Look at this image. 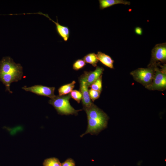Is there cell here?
Segmentation results:
<instances>
[{"label":"cell","mask_w":166,"mask_h":166,"mask_svg":"<svg viewBox=\"0 0 166 166\" xmlns=\"http://www.w3.org/2000/svg\"><path fill=\"white\" fill-rule=\"evenodd\" d=\"M135 33L137 35H141L142 34L143 30L140 27H136L135 28Z\"/></svg>","instance_id":"44dd1931"},{"label":"cell","mask_w":166,"mask_h":166,"mask_svg":"<svg viewBox=\"0 0 166 166\" xmlns=\"http://www.w3.org/2000/svg\"><path fill=\"white\" fill-rule=\"evenodd\" d=\"M86 114L88 126L85 132L80 136L88 133H98L106 127L108 117L107 114L93 103L89 107L83 108Z\"/></svg>","instance_id":"6da1fadb"},{"label":"cell","mask_w":166,"mask_h":166,"mask_svg":"<svg viewBox=\"0 0 166 166\" xmlns=\"http://www.w3.org/2000/svg\"><path fill=\"white\" fill-rule=\"evenodd\" d=\"M0 74L12 76L20 80L23 75L22 68L10 57H4L0 61Z\"/></svg>","instance_id":"3957f363"},{"label":"cell","mask_w":166,"mask_h":166,"mask_svg":"<svg viewBox=\"0 0 166 166\" xmlns=\"http://www.w3.org/2000/svg\"><path fill=\"white\" fill-rule=\"evenodd\" d=\"M82 59L87 63L92 65L93 67H96L99 61L96 54L94 53H89L85 55Z\"/></svg>","instance_id":"5bb4252c"},{"label":"cell","mask_w":166,"mask_h":166,"mask_svg":"<svg viewBox=\"0 0 166 166\" xmlns=\"http://www.w3.org/2000/svg\"><path fill=\"white\" fill-rule=\"evenodd\" d=\"M154 67L148 66L146 68H139L132 71L130 74L135 81L146 88L152 82L154 74Z\"/></svg>","instance_id":"5b68a950"},{"label":"cell","mask_w":166,"mask_h":166,"mask_svg":"<svg viewBox=\"0 0 166 166\" xmlns=\"http://www.w3.org/2000/svg\"><path fill=\"white\" fill-rule=\"evenodd\" d=\"M104 69L102 67L97 66L94 71H84L81 76L86 81L88 86H89L99 78L103 73Z\"/></svg>","instance_id":"9c48e42d"},{"label":"cell","mask_w":166,"mask_h":166,"mask_svg":"<svg viewBox=\"0 0 166 166\" xmlns=\"http://www.w3.org/2000/svg\"><path fill=\"white\" fill-rule=\"evenodd\" d=\"M61 166H75V163L73 159L69 158L61 164Z\"/></svg>","instance_id":"ffe728a7"},{"label":"cell","mask_w":166,"mask_h":166,"mask_svg":"<svg viewBox=\"0 0 166 166\" xmlns=\"http://www.w3.org/2000/svg\"><path fill=\"white\" fill-rule=\"evenodd\" d=\"M158 67L157 63L154 67V74L151 84L146 88L150 90L163 91L166 88V65H160Z\"/></svg>","instance_id":"277c9868"},{"label":"cell","mask_w":166,"mask_h":166,"mask_svg":"<svg viewBox=\"0 0 166 166\" xmlns=\"http://www.w3.org/2000/svg\"><path fill=\"white\" fill-rule=\"evenodd\" d=\"M80 83V91L82 95V103L84 108H87L90 106L93 103L90 98L88 87L86 81L81 75L79 78Z\"/></svg>","instance_id":"ba28073f"},{"label":"cell","mask_w":166,"mask_h":166,"mask_svg":"<svg viewBox=\"0 0 166 166\" xmlns=\"http://www.w3.org/2000/svg\"><path fill=\"white\" fill-rule=\"evenodd\" d=\"M38 14H42L48 18L49 19L53 22L56 25V30L57 33L65 41H67L69 36L70 31L69 28L66 26L61 25L58 22L57 17V22L52 20L48 14H43L39 12L37 13Z\"/></svg>","instance_id":"30bf717a"},{"label":"cell","mask_w":166,"mask_h":166,"mask_svg":"<svg viewBox=\"0 0 166 166\" xmlns=\"http://www.w3.org/2000/svg\"><path fill=\"white\" fill-rule=\"evenodd\" d=\"M70 98V93L63 96H56L51 99L49 103L54 107L60 114L76 115L78 112L81 110H75L71 106L69 101Z\"/></svg>","instance_id":"7a4b0ae2"},{"label":"cell","mask_w":166,"mask_h":166,"mask_svg":"<svg viewBox=\"0 0 166 166\" xmlns=\"http://www.w3.org/2000/svg\"><path fill=\"white\" fill-rule=\"evenodd\" d=\"M166 61V43L156 44L152 50L151 61L148 66L154 67L157 62L165 63Z\"/></svg>","instance_id":"8992f818"},{"label":"cell","mask_w":166,"mask_h":166,"mask_svg":"<svg viewBox=\"0 0 166 166\" xmlns=\"http://www.w3.org/2000/svg\"><path fill=\"white\" fill-rule=\"evenodd\" d=\"M86 65L85 61L82 59L76 60L73 65V68L75 70H78L83 68Z\"/></svg>","instance_id":"e0dca14e"},{"label":"cell","mask_w":166,"mask_h":166,"mask_svg":"<svg viewBox=\"0 0 166 166\" xmlns=\"http://www.w3.org/2000/svg\"><path fill=\"white\" fill-rule=\"evenodd\" d=\"M102 75L92 84L89 87L91 89L101 92L102 90Z\"/></svg>","instance_id":"2e32d148"},{"label":"cell","mask_w":166,"mask_h":166,"mask_svg":"<svg viewBox=\"0 0 166 166\" xmlns=\"http://www.w3.org/2000/svg\"><path fill=\"white\" fill-rule=\"evenodd\" d=\"M96 55L99 61L104 65L110 69L114 68V61L109 56L101 51H98Z\"/></svg>","instance_id":"7c38bea8"},{"label":"cell","mask_w":166,"mask_h":166,"mask_svg":"<svg viewBox=\"0 0 166 166\" xmlns=\"http://www.w3.org/2000/svg\"><path fill=\"white\" fill-rule=\"evenodd\" d=\"M99 8L100 10H103L112 6L118 4L130 5V2L123 0H99Z\"/></svg>","instance_id":"8fae6325"},{"label":"cell","mask_w":166,"mask_h":166,"mask_svg":"<svg viewBox=\"0 0 166 166\" xmlns=\"http://www.w3.org/2000/svg\"><path fill=\"white\" fill-rule=\"evenodd\" d=\"M71 97L79 103L82 99V95L80 91L77 90H72L70 93Z\"/></svg>","instance_id":"ac0fdd59"},{"label":"cell","mask_w":166,"mask_h":166,"mask_svg":"<svg viewBox=\"0 0 166 166\" xmlns=\"http://www.w3.org/2000/svg\"><path fill=\"white\" fill-rule=\"evenodd\" d=\"M22 89L26 91H29L39 95L48 97L53 99L56 96L54 94V87H49L41 85H36L30 87L25 86Z\"/></svg>","instance_id":"52a82bcc"},{"label":"cell","mask_w":166,"mask_h":166,"mask_svg":"<svg viewBox=\"0 0 166 166\" xmlns=\"http://www.w3.org/2000/svg\"><path fill=\"white\" fill-rule=\"evenodd\" d=\"M76 83L74 81H73L70 83L61 86L58 89L59 96H63L69 94L74 87Z\"/></svg>","instance_id":"4fadbf2b"},{"label":"cell","mask_w":166,"mask_h":166,"mask_svg":"<svg viewBox=\"0 0 166 166\" xmlns=\"http://www.w3.org/2000/svg\"><path fill=\"white\" fill-rule=\"evenodd\" d=\"M89 93L91 100L94 101L99 97L101 92L91 89L89 90Z\"/></svg>","instance_id":"d6986e66"},{"label":"cell","mask_w":166,"mask_h":166,"mask_svg":"<svg viewBox=\"0 0 166 166\" xmlns=\"http://www.w3.org/2000/svg\"><path fill=\"white\" fill-rule=\"evenodd\" d=\"M43 166H61L59 160L55 157H51L45 160L43 163Z\"/></svg>","instance_id":"9a60e30c"}]
</instances>
